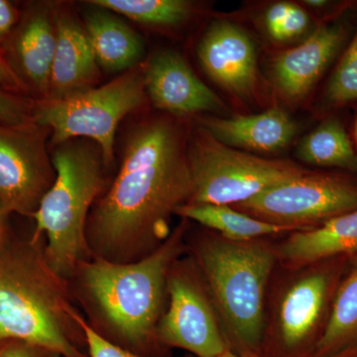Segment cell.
I'll return each mask as SVG.
<instances>
[{
  "label": "cell",
  "mask_w": 357,
  "mask_h": 357,
  "mask_svg": "<svg viewBox=\"0 0 357 357\" xmlns=\"http://www.w3.org/2000/svg\"><path fill=\"white\" fill-rule=\"evenodd\" d=\"M0 88L24 95L17 79L13 76V73L8 69V67H7L1 57H0Z\"/></svg>",
  "instance_id": "obj_30"
},
{
  "label": "cell",
  "mask_w": 357,
  "mask_h": 357,
  "mask_svg": "<svg viewBox=\"0 0 357 357\" xmlns=\"http://www.w3.org/2000/svg\"><path fill=\"white\" fill-rule=\"evenodd\" d=\"M57 45L50 86L45 100H63L98 86L100 66L84 25L69 11L58 9Z\"/></svg>",
  "instance_id": "obj_16"
},
{
  "label": "cell",
  "mask_w": 357,
  "mask_h": 357,
  "mask_svg": "<svg viewBox=\"0 0 357 357\" xmlns=\"http://www.w3.org/2000/svg\"><path fill=\"white\" fill-rule=\"evenodd\" d=\"M143 66L148 98L157 109L171 116L178 119L227 109L177 52H156Z\"/></svg>",
  "instance_id": "obj_13"
},
{
  "label": "cell",
  "mask_w": 357,
  "mask_h": 357,
  "mask_svg": "<svg viewBox=\"0 0 357 357\" xmlns=\"http://www.w3.org/2000/svg\"><path fill=\"white\" fill-rule=\"evenodd\" d=\"M50 137L34 121L0 126V201L11 213L31 218L55 182Z\"/></svg>",
  "instance_id": "obj_11"
},
{
  "label": "cell",
  "mask_w": 357,
  "mask_h": 357,
  "mask_svg": "<svg viewBox=\"0 0 357 357\" xmlns=\"http://www.w3.org/2000/svg\"><path fill=\"white\" fill-rule=\"evenodd\" d=\"M197 121L223 144L243 151H280L290 144L296 133V124L291 117L277 107L262 114L229 119L199 117Z\"/></svg>",
  "instance_id": "obj_17"
},
{
  "label": "cell",
  "mask_w": 357,
  "mask_h": 357,
  "mask_svg": "<svg viewBox=\"0 0 357 357\" xmlns=\"http://www.w3.org/2000/svg\"><path fill=\"white\" fill-rule=\"evenodd\" d=\"M326 109H342L357 102V28L326 84Z\"/></svg>",
  "instance_id": "obj_24"
},
{
  "label": "cell",
  "mask_w": 357,
  "mask_h": 357,
  "mask_svg": "<svg viewBox=\"0 0 357 357\" xmlns=\"http://www.w3.org/2000/svg\"><path fill=\"white\" fill-rule=\"evenodd\" d=\"M91 6L84 27L98 66L107 72L124 73L142 64L145 44L141 35L112 11Z\"/></svg>",
  "instance_id": "obj_19"
},
{
  "label": "cell",
  "mask_w": 357,
  "mask_h": 357,
  "mask_svg": "<svg viewBox=\"0 0 357 357\" xmlns=\"http://www.w3.org/2000/svg\"><path fill=\"white\" fill-rule=\"evenodd\" d=\"M188 137L171 115L148 116L130 128L119 171L89 213L91 257L135 262L168 238L172 218L192 195Z\"/></svg>",
  "instance_id": "obj_1"
},
{
  "label": "cell",
  "mask_w": 357,
  "mask_h": 357,
  "mask_svg": "<svg viewBox=\"0 0 357 357\" xmlns=\"http://www.w3.org/2000/svg\"><path fill=\"white\" fill-rule=\"evenodd\" d=\"M167 295L157 328L166 349H183L195 357H220L230 351L203 277L187 251L169 271Z\"/></svg>",
  "instance_id": "obj_10"
},
{
  "label": "cell",
  "mask_w": 357,
  "mask_h": 357,
  "mask_svg": "<svg viewBox=\"0 0 357 357\" xmlns=\"http://www.w3.org/2000/svg\"><path fill=\"white\" fill-rule=\"evenodd\" d=\"M352 255L302 266L277 263L268 286L260 356H314Z\"/></svg>",
  "instance_id": "obj_6"
},
{
  "label": "cell",
  "mask_w": 357,
  "mask_h": 357,
  "mask_svg": "<svg viewBox=\"0 0 357 357\" xmlns=\"http://www.w3.org/2000/svg\"><path fill=\"white\" fill-rule=\"evenodd\" d=\"M347 36L344 21L321 22L302 44L277 56L271 74L282 95L291 100L306 96L342 50Z\"/></svg>",
  "instance_id": "obj_15"
},
{
  "label": "cell",
  "mask_w": 357,
  "mask_h": 357,
  "mask_svg": "<svg viewBox=\"0 0 357 357\" xmlns=\"http://www.w3.org/2000/svg\"><path fill=\"white\" fill-rule=\"evenodd\" d=\"M310 24H311V18L306 9L298 4L291 3L277 41H288L300 36L307 31Z\"/></svg>",
  "instance_id": "obj_27"
},
{
  "label": "cell",
  "mask_w": 357,
  "mask_h": 357,
  "mask_svg": "<svg viewBox=\"0 0 357 357\" xmlns=\"http://www.w3.org/2000/svg\"><path fill=\"white\" fill-rule=\"evenodd\" d=\"M88 3L149 26L171 27L192 17L195 6L185 0H93Z\"/></svg>",
  "instance_id": "obj_23"
},
{
  "label": "cell",
  "mask_w": 357,
  "mask_h": 357,
  "mask_svg": "<svg viewBox=\"0 0 357 357\" xmlns=\"http://www.w3.org/2000/svg\"><path fill=\"white\" fill-rule=\"evenodd\" d=\"M35 105V100L22 93L0 88V126H21L33 121Z\"/></svg>",
  "instance_id": "obj_25"
},
{
  "label": "cell",
  "mask_w": 357,
  "mask_h": 357,
  "mask_svg": "<svg viewBox=\"0 0 357 357\" xmlns=\"http://www.w3.org/2000/svg\"><path fill=\"white\" fill-rule=\"evenodd\" d=\"M13 215L10 210L0 201V243L6 238L10 230V217Z\"/></svg>",
  "instance_id": "obj_31"
},
{
  "label": "cell",
  "mask_w": 357,
  "mask_h": 357,
  "mask_svg": "<svg viewBox=\"0 0 357 357\" xmlns=\"http://www.w3.org/2000/svg\"><path fill=\"white\" fill-rule=\"evenodd\" d=\"M357 344V253L333 299L330 319L312 357H330Z\"/></svg>",
  "instance_id": "obj_22"
},
{
  "label": "cell",
  "mask_w": 357,
  "mask_h": 357,
  "mask_svg": "<svg viewBox=\"0 0 357 357\" xmlns=\"http://www.w3.org/2000/svg\"><path fill=\"white\" fill-rule=\"evenodd\" d=\"M188 161L192 182L188 204L236 206L310 171L227 146L199 124L189 132Z\"/></svg>",
  "instance_id": "obj_7"
},
{
  "label": "cell",
  "mask_w": 357,
  "mask_h": 357,
  "mask_svg": "<svg viewBox=\"0 0 357 357\" xmlns=\"http://www.w3.org/2000/svg\"><path fill=\"white\" fill-rule=\"evenodd\" d=\"M44 236L0 243V342L20 340L61 357H89L69 283L47 260Z\"/></svg>",
  "instance_id": "obj_3"
},
{
  "label": "cell",
  "mask_w": 357,
  "mask_h": 357,
  "mask_svg": "<svg viewBox=\"0 0 357 357\" xmlns=\"http://www.w3.org/2000/svg\"><path fill=\"white\" fill-rule=\"evenodd\" d=\"M176 215L198 223L225 238L236 241H258L287 236L295 230L263 222L229 206L185 204Z\"/></svg>",
  "instance_id": "obj_20"
},
{
  "label": "cell",
  "mask_w": 357,
  "mask_h": 357,
  "mask_svg": "<svg viewBox=\"0 0 357 357\" xmlns=\"http://www.w3.org/2000/svg\"><path fill=\"white\" fill-rule=\"evenodd\" d=\"M21 10L9 0H0V57L1 52L20 20Z\"/></svg>",
  "instance_id": "obj_29"
},
{
  "label": "cell",
  "mask_w": 357,
  "mask_h": 357,
  "mask_svg": "<svg viewBox=\"0 0 357 357\" xmlns=\"http://www.w3.org/2000/svg\"><path fill=\"white\" fill-rule=\"evenodd\" d=\"M82 328H83L84 337H86V349H88L89 357H149L139 356L133 354L121 347H117L112 342H107L105 338L100 337L98 333L93 332L84 321L83 314L79 317ZM167 357H174L167 356ZM180 357H195L191 354Z\"/></svg>",
  "instance_id": "obj_26"
},
{
  "label": "cell",
  "mask_w": 357,
  "mask_h": 357,
  "mask_svg": "<svg viewBox=\"0 0 357 357\" xmlns=\"http://www.w3.org/2000/svg\"><path fill=\"white\" fill-rule=\"evenodd\" d=\"M330 357H357V344Z\"/></svg>",
  "instance_id": "obj_32"
},
{
  "label": "cell",
  "mask_w": 357,
  "mask_h": 357,
  "mask_svg": "<svg viewBox=\"0 0 357 357\" xmlns=\"http://www.w3.org/2000/svg\"><path fill=\"white\" fill-rule=\"evenodd\" d=\"M191 222L181 218L168 238L135 262L91 257L79 263L68 283L77 309L93 332L139 356H171L157 337L165 312L167 280L174 263L187 251Z\"/></svg>",
  "instance_id": "obj_2"
},
{
  "label": "cell",
  "mask_w": 357,
  "mask_h": 357,
  "mask_svg": "<svg viewBox=\"0 0 357 357\" xmlns=\"http://www.w3.org/2000/svg\"><path fill=\"white\" fill-rule=\"evenodd\" d=\"M57 10L50 2L27 4L1 52L22 93L35 102L48 96L57 45Z\"/></svg>",
  "instance_id": "obj_12"
},
{
  "label": "cell",
  "mask_w": 357,
  "mask_h": 357,
  "mask_svg": "<svg viewBox=\"0 0 357 357\" xmlns=\"http://www.w3.org/2000/svg\"><path fill=\"white\" fill-rule=\"evenodd\" d=\"M301 161L326 170L357 173V151L338 117L326 119L297 148Z\"/></svg>",
  "instance_id": "obj_21"
},
{
  "label": "cell",
  "mask_w": 357,
  "mask_h": 357,
  "mask_svg": "<svg viewBox=\"0 0 357 357\" xmlns=\"http://www.w3.org/2000/svg\"><path fill=\"white\" fill-rule=\"evenodd\" d=\"M185 243L230 351L260 354L268 286L278 263L276 241H230L204 227H190Z\"/></svg>",
  "instance_id": "obj_4"
},
{
  "label": "cell",
  "mask_w": 357,
  "mask_h": 357,
  "mask_svg": "<svg viewBox=\"0 0 357 357\" xmlns=\"http://www.w3.org/2000/svg\"><path fill=\"white\" fill-rule=\"evenodd\" d=\"M354 139H356V145H357V117L356 119V123H354Z\"/></svg>",
  "instance_id": "obj_34"
},
{
  "label": "cell",
  "mask_w": 357,
  "mask_h": 357,
  "mask_svg": "<svg viewBox=\"0 0 357 357\" xmlns=\"http://www.w3.org/2000/svg\"><path fill=\"white\" fill-rule=\"evenodd\" d=\"M0 357H61L43 347L20 340L0 342Z\"/></svg>",
  "instance_id": "obj_28"
},
{
  "label": "cell",
  "mask_w": 357,
  "mask_h": 357,
  "mask_svg": "<svg viewBox=\"0 0 357 357\" xmlns=\"http://www.w3.org/2000/svg\"><path fill=\"white\" fill-rule=\"evenodd\" d=\"M144 66L122 73L109 83L63 100L36 102L33 121L51 131L50 146L77 138L93 141L105 166L114 163L119 124L146 100Z\"/></svg>",
  "instance_id": "obj_8"
},
{
  "label": "cell",
  "mask_w": 357,
  "mask_h": 357,
  "mask_svg": "<svg viewBox=\"0 0 357 357\" xmlns=\"http://www.w3.org/2000/svg\"><path fill=\"white\" fill-rule=\"evenodd\" d=\"M220 357H262L260 354H236V352H234L231 351H229L225 352V354H222V356Z\"/></svg>",
  "instance_id": "obj_33"
},
{
  "label": "cell",
  "mask_w": 357,
  "mask_h": 357,
  "mask_svg": "<svg viewBox=\"0 0 357 357\" xmlns=\"http://www.w3.org/2000/svg\"><path fill=\"white\" fill-rule=\"evenodd\" d=\"M56 178L32 215V236H44L47 260L65 280L79 263L91 259L86 223L109 183L102 150L93 141L77 138L54 147Z\"/></svg>",
  "instance_id": "obj_5"
},
{
  "label": "cell",
  "mask_w": 357,
  "mask_h": 357,
  "mask_svg": "<svg viewBox=\"0 0 357 357\" xmlns=\"http://www.w3.org/2000/svg\"><path fill=\"white\" fill-rule=\"evenodd\" d=\"M279 264L302 266L357 253V211L307 230L291 232L276 241Z\"/></svg>",
  "instance_id": "obj_18"
},
{
  "label": "cell",
  "mask_w": 357,
  "mask_h": 357,
  "mask_svg": "<svg viewBox=\"0 0 357 357\" xmlns=\"http://www.w3.org/2000/svg\"><path fill=\"white\" fill-rule=\"evenodd\" d=\"M232 208L295 231L314 229L357 211V173L310 170Z\"/></svg>",
  "instance_id": "obj_9"
},
{
  "label": "cell",
  "mask_w": 357,
  "mask_h": 357,
  "mask_svg": "<svg viewBox=\"0 0 357 357\" xmlns=\"http://www.w3.org/2000/svg\"><path fill=\"white\" fill-rule=\"evenodd\" d=\"M199 62L208 76L236 98H248L257 84L255 43L243 28L229 21H215L198 48Z\"/></svg>",
  "instance_id": "obj_14"
}]
</instances>
